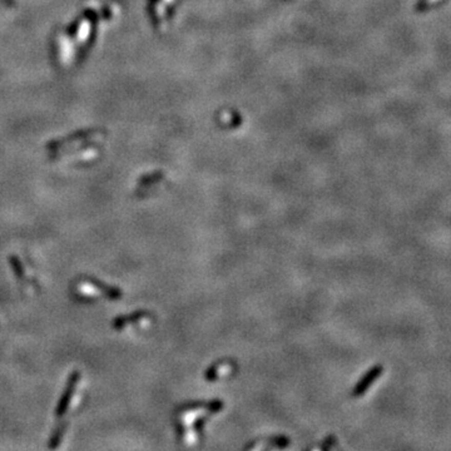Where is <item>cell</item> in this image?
I'll list each match as a JSON object with an SVG mask.
<instances>
[{"instance_id": "obj_3", "label": "cell", "mask_w": 451, "mask_h": 451, "mask_svg": "<svg viewBox=\"0 0 451 451\" xmlns=\"http://www.w3.org/2000/svg\"><path fill=\"white\" fill-rule=\"evenodd\" d=\"M78 377H79V375L76 372L73 374V375L70 376L69 381H68L67 387H65L63 396H62L61 401H59L58 407H56V416H63L65 414V411H67L68 405H69L70 399H72L73 393H74V388H75L76 381H78Z\"/></svg>"}, {"instance_id": "obj_5", "label": "cell", "mask_w": 451, "mask_h": 451, "mask_svg": "<svg viewBox=\"0 0 451 451\" xmlns=\"http://www.w3.org/2000/svg\"><path fill=\"white\" fill-rule=\"evenodd\" d=\"M379 371H376V370H371L370 372L367 374V375H365V377L362 380H360V382L359 384L356 385V387L354 388V393H352V395L354 396H356V398H359V396H362L364 395V394L366 393V390H367L368 387H370V385H372V382H374V380L376 379L377 376H379Z\"/></svg>"}, {"instance_id": "obj_2", "label": "cell", "mask_w": 451, "mask_h": 451, "mask_svg": "<svg viewBox=\"0 0 451 451\" xmlns=\"http://www.w3.org/2000/svg\"><path fill=\"white\" fill-rule=\"evenodd\" d=\"M236 371L237 366L233 360H218L215 364L208 367V370L206 372V379L209 382H215L220 379H226V377L232 376L233 374H236Z\"/></svg>"}, {"instance_id": "obj_4", "label": "cell", "mask_w": 451, "mask_h": 451, "mask_svg": "<svg viewBox=\"0 0 451 451\" xmlns=\"http://www.w3.org/2000/svg\"><path fill=\"white\" fill-rule=\"evenodd\" d=\"M290 444V440H288L286 436L283 435H279V436H271V438L267 439H260V440L254 441V444L249 445L248 449H257V447H261V449H280V447H286L287 445Z\"/></svg>"}, {"instance_id": "obj_1", "label": "cell", "mask_w": 451, "mask_h": 451, "mask_svg": "<svg viewBox=\"0 0 451 451\" xmlns=\"http://www.w3.org/2000/svg\"><path fill=\"white\" fill-rule=\"evenodd\" d=\"M223 407L221 400L191 402L180 407L175 415L177 433L183 444L194 445L202 440L204 426L209 418L220 413Z\"/></svg>"}]
</instances>
